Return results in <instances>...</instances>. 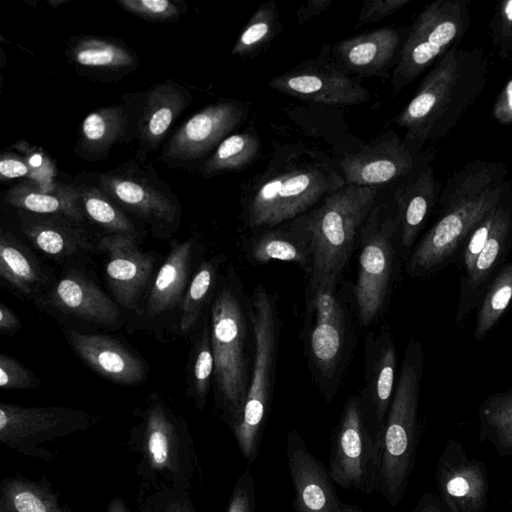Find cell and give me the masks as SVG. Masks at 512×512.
Instances as JSON below:
<instances>
[{
  "label": "cell",
  "instance_id": "obj_1",
  "mask_svg": "<svg viewBox=\"0 0 512 512\" xmlns=\"http://www.w3.org/2000/svg\"><path fill=\"white\" fill-rule=\"evenodd\" d=\"M497 176L491 165L472 168L444 191L438 218L407 257L410 276L434 275L455 260L472 231L504 197Z\"/></svg>",
  "mask_w": 512,
  "mask_h": 512
},
{
  "label": "cell",
  "instance_id": "obj_2",
  "mask_svg": "<svg viewBox=\"0 0 512 512\" xmlns=\"http://www.w3.org/2000/svg\"><path fill=\"white\" fill-rule=\"evenodd\" d=\"M139 422L130 431V446L140 455L136 474L144 488L190 491L198 460L188 426L158 392L138 409Z\"/></svg>",
  "mask_w": 512,
  "mask_h": 512
},
{
  "label": "cell",
  "instance_id": "obj_3",
  "mask_svg": "<svg viewBox=\"0 0 512 512\" xmlns=\"http://www.w3.org/2000/svg\"><path fill=\"white\" fill-rule=\"evenodd\" d=\"M259 176L246 206L252 228L272 227L293 219L346 184L328 163L297 151Z\"/></svg>",
  "mask_w": 512,
  "mask_h": 512
},
{
  "label": "cell",
  "instance_id": "obj_4",
  "mask_svg": "<svg viewBox=\"0 0 512 512\" xmlns=\"http://www.w3.org/2000/svg\"><path fill=\"white\" fill-rule=\"evenodd\" d=\"M423 367L422 344L411 339L405 350L382 438L377 492L391 506L398 505L403 499L415 463Z\"/></svg>",
  "mask_w": 512,
  "mask_h": 512
},
{
  "label": "cell",
  "instance_id": "obj_5",
  "mask_svg": "<svg viewBox=\"0 0 512 512\" xmlns=\"http://www.w3.org/2000/svg\"><path fill=\"white\" fill-rule=\"evenodd\" d=\"M376 194V188L345 184L327 195L321 206L301 217L312 248L309 290L337 282Z\"/></svg>",
  "mask_w": 512,
  "mask_h": 512
},
{
  "label": "cell",
  "instance_id": "obj_6",
  "mask_svg": "<svg viewBox=\"0 0 512 512\" xmlns=\"http://www.w3.org/2000/svg\"><path fill=\"white\" fill-rule=\"evenodd\" d=\"M214 392L222 417L232 430L241 420L248 392L246 321L230 285L216 291L210 305Z\"/></svg>",
  "mask_w": 512,
  "mask_h": 512
},
{
  "label": "cell",
  "instance_id": "obj_7",
  "mask_svg": "<svg viewBox=\"0 0 512 512\" xmlns=\"http://www.w3.org/2000/svg\"><path fill=\"white\" fill-rule=\"evenodd\" d=\"M383 430L370 403L358 397L346 403L331 439L328 471L334 484L367 495L377 492Z\"/></svg>",
  "mask_w": 512,
  "mask_h": 512
},
{
  "label": "cell",
  "instance_id": "obj_8",
  "mask_svg": "<svg viewBox=\"0 0 512 512\" xmlns=\"http://www.w3.org/2000/svg\"><path fill=\"white\" fill-rule=\"evenodd\" d=\"M94 178L93 185L146 224L154 237L167 240L180 228L181 203L153 167L134 158Z\"/></svg>",
  "mask_w": 512,
  "mask_h": 512
},
{
  "label": "cell",
  "instance_id": "obj_9",
  "mask_svg": "<svg viewBox=\"0 0 512 512\" xmlns=\"http://www.w3.org/2000/svg\"><path fill=\"white\" fill-rule=\"evenodd\" d=\"M250 318L254 334L253 375L240 422L232 429L242 456L255 461L271 399V375L277 342V318L273 303L262 286L252 297Z\"/></svg>",
  "mask_w": 512,
  "mask_h": 512
},
{
  "label": "cell",
  "instance_id": "obj_10",
  "mask_svg": "<svg viewBox=\"0 0 512 512\" xmlns=\"http://www.w3.org/2000/svg\"><path fill=\"white\" fill-rule=\"evenodd\" d=\"M198 256L195 237L171 240L139 309L126 318L127 326L150 332L161 342L169 341L168 335L178 334L181 307L198 266Z\"/></svg>",
  "mask_w": 512,
  "mask_h": 512
},
{
  "label": "cell",
  "instance_id": "obj_11",
  "mask_svg": "<svg viewBox=\"0 0 512 512\" xmlns=\"http://www.w3.org/2000/svg\"><path fill=\"white\" fill-rule=\"evenodd\" d=\"M384 205L372 208L361 228V249L354 295L359 320L369 325L386 301L393 273L394 236L400 232L398 214L387 215Z\"/></svg>",
  "mask_w": 512,
  "mask_h": 512
},
{
  "label": "cell",
  "instance_id": "obj_12",
  "mask_svg": "<svg viewBox=\"0 0 512 512\" xmlns=\"http://www.w3.org/2000/svg\"><path fill=\"white\" fill-rule=\"evenodd\" d=\"M94 423V416L79 409L0 403L1 444L46 462H52L56 453L45 449L44 443L85 431Z\"/></svg>",
  "mask_w": 512,
  "mask_h": 512
},
{
  "label": "cell",
  "instance_id": "obj_13",
  "mask_svg": "<svg viewBox=\"0 0 512 512\" xmlns=\"http://www.w3.org/2000/svg\"><path fill=\"white\" fill-rule=\"evenodd\" d=\"M465 10L462 1L437 0L417 16L393 71L394 93L408 85L455 45L464 32Z\"/></svg>",
  "mask_w": 512,
  "mask_h": 512
},
{
  "label": "cell",
  "instance_id": "obj_14",
  "mask_svg": "<svg viewBox=\"0 0 512 512\" xmlns=\"http://www.w3.org/2000/svg\"><path fill=\"white\" fill-rule=\"evenodd\" d=\"M464 68V56L454 45L426 75L396 119L406 129V144L421 146L440 129V121L464 91Z\"/></svg>",
  "mask_w": 512,
  "mask_h": 512
},
{
  "label": "cell",
  "instance_id": "obj_15",
  "mask_svg": "<svg viewBox=\"0 0 512 512\" xmlns=\"http://www.w3.org/2000/svg\"><path fill=\"white\" fill-rule=\"evenodd\" d=\"M60 321L116 329L126 323L122 309L79 267L67 268L34 303Z\"/></svg>",
  "mask_w": 512,
  "mask_h": 512
},
{
  "label": "cell",
  "instance_id": "obj_16",
  "mask_svg": "<svg viewBox=\"0 0 512 512\" xmlns=\"http://www.w3.org/2000/svg\"><path fill=\"white\" fill-rule=\"evenodd\" d=\"M103 257V276L106 286L125 317L140 307L158 270L154 251H144L140 237L105 235L97 245Z\"/></svg>",
  "mask_w": 512,
  "mask_h": 512
},
{
  "label": "cell",
  "instance_id": "obj_17",
  "mask_svg": "<svg viewBox=\"0 0 512 512\" xmlns=\"http://www.w3.org/2000/svg\"><path fill=\"white\" fill-rule=\"evenodd\" d=\"M244 104L224 100L206 106L188 118L165 143L160 159L186 169L207 156L245 118Z\"/></svg>",
  "mask_w": 512,
  "mask_h": 512
},
{
  "label": "cell",
  "instance_id": "obj_18",
  "mask_svg": "<svg viewBox=\"0 0 512 512\" xmlns=\"http://www.w3.org/2000/svg\"><path fill=\"white\" fill-rule=\"evenodd\" d=\"M20 230L32 246L65 268L85 264L97 254L100 240L83 222L59 214H37L16 210Z\"/></svg>",
  "mask_w": 512,
  "mask_h": 512
},
{
  "label": "cell",
  "instance_id": "obj_19",
  "mask_svg": "<svg viewBox=\"0 0 512 512\" xmlns=\"http://www.w3.org/2000/svg\"><path fill=\"white\" fill-rule=\"evenodd\" d=\"M286 456L295 512H364L360 506L339 499L328 469L296 431L287 434Z\"/></svg>",
  "mask_w": 512,
  "mask_h": 512
},
{
  "label": "cell",
  "instance_id": "obj_20",
  "mask_svg": "<svg viewBox=\"0 0 512 512\" xmlns=\"http://www.w3.org/2000/svg\"><path fill=\"white\" fill-rule=\"evenodd\" d=\"M436 483L448 512H484L489 486L486 466L470 459L459 441L446 443L437 462Z\"/></svg>",
  "mask_w": 512,
  "mask_h": 512
},
{
  "label": "cell",
  "instance_id": "obj_21",
  "mask_svg": "<svg viewBox=\"0 0 512 512\" xmlns=\"http://www.w3.org/2000/svg\"><path fill=\"white\" fill-rule=\"evenodd\" d=\"M62 333L77 357L101 377L122 386H137L146 381L147 362L125 342L71 327H64Z\"/></svg>",
  "mask_w": 512,
  "mask_h": 512
},
{
  "label": "cell",
  "instance_id": "obj_22",
  "mask_svg": "<svg viewBox=\"0 0 512 512\" xmlns=\"http://www.w3.org/2000/svg\"><path fill=\"white\" fill-rule=\"evenodd\" d=\"M121 99V104L101 107L84 118L75 155L86 161H102L115 145L137 140L143 92L126 94Z\"/></svg>",
  "mask_w": 512,
  "mask_h": 512
},
{
  "label": "cell",
  "instance_id": "obj_23",
  "mask_svg": "<svg viewBox=\"0 0 512 512\" xmlns=\"http://www.w3.org/2000/svg\"><path fill=\"white\" fill-rule=\"evenodd\" d=\"M336 283L309 290L307 320L310 358L325 378L336 372L343 353L345 315L336 295Z\"/></svg>",
  "mask_w": 512,
  "mask_h": 512
},
{
  "label": "cell",
  "instance_id": "obj_24",
  "mask_svg": "<svg viewBox=\"0 0 512 512\" xmlns=\"http://www.w3.org/2000/svg\"><path fill=\"white\" fill-rule=\"evenodd\" d=\"M283 94L326 105L365 102L369 93L358 81L327 63L307 62L270 80Z\"/></svg>",
  "mask_w": 512,
  "mask_h": 512
},
{
  "label": "cell",
  "instance_id": "obj_25",
  "mask_svg": "<svg viewBox=\"0 0 512 512\" xmlns=\"http://www.w3.org/2000/svg\"><path fill=\"white\" fill-rule=\"evenodd\" d=\"M512 245V197L506 195L496 208L489 237L470 273L460 279L455 325L461 328L470 312L479 306L493 278L504 265Z\"/></svg>",
  "mask_w": 512,
  "mask_h": 512
},
{
  "label": "cell",
  "instance_id": "obj_26",
  "mask_svg": "<svg viewBox=\"0 0 512 512\" xmlns=\"http://www.w3.org/2000/svg\"><path fill=\"white\" fill-rule=\"evenodd\" d=\"M192 100V94L173 79L157 83L143 92L135 154L139 163H145L158 149L172 124Z\"/></svg>",
  "mask_w": 512,
  "mask_h": 512
},
{
  "label": "cell",
  "instance_id": "obj_27",
  "mask_svg": "<svg viewBox=\"0 0 512 512\" xmlns=\"http://www.w3.org/2000/svg\"><path fill=\"white\" fill-rule=\"evenodd\" d=\"M340 165L346 184L374 188L406 175L412 168L413 156L405 142L391 135L347 155Z\"/></svg>",
  "mask_w": 512,
  "mask_h": 512
},
{
  "label": "cell",
  "instance_id": "obj_28",
  "mask_svg": "<svg viewBox=\"0 0 512 512\" xmlns=\"http://www.w3.org/2000/svg\"><path fill=\"white\" fill-rule=\"evenodd\" d=\"M79 73L101 81H116L138 66L135 53L113 38L82 35L73 37L65 51Z\"/></svg>",
  "mask_w": 512,
  "mask_h": 512
},
{
  "label": "cell",
  "instance_id": "obj_29",
  "mask_svg": "<svg viewBox=\"0 0 512 512\" xmlns=\"http://www.w3.org/2000/svg\"><path fill=\"white\" fill-rule=\"evenodd\" d=\"M0 277L15 295L33 303L54 281L30 247L4 228L0 232Z\"/></svg>",
  "mask_w": 512,
  "mask_h": 512
},
{
  "label": "cell",
  "instance_id": "obj_30",
  "mask_svg": "<svg viewBox=\"0 0 512 512\" xmlns=\"http://www.w3.org/2000/svg\"><path fill=\"white\" fill-rule=\"evenodd\" d=\"M3 202L16 210L59 214L83 223L86 219L76 184L59 182L54 190H44L34 182L24 180L4 191Z\"/></svg>",
  "mask_w": 512,
  "mask_h": 512
},
{
  "label": "cell",
  "instance_id": "obj_31",
  "mask_svg": "<svg viewBox=\"0 0 512 512\" xmlns=\"http://www.w3.org/2000/svg\"><path fill=\"white\" fill-rule=\"evenodd\" d=\"M400 43L399 33L381 28L338 43L337 54L343 66L361 75H372L392 61Z\"/></svg>",
  "mask_w": 512,
  "mask_h": 512
},
{
  "label": "cell",
  "instance_id": "obj_32",
  "mask_svg": "<svg viewBox=\"0 0 512 512\" xmlns=\"http://www.w3.org/2000/svg\"><path fill=\"white\" fill-rule=\"evenodd\" d=\"M394 197L400 221V244L409 256L434 205L433 169L428 167L408 185L399 188Z\"/></svg>",
  "mask_w": 512,
  "mask_h": 512
},
{
  "label": "cell",
  "instance_id": "obj_33",
  "mask_svg": "<svg viewBox=\"0 0 512 512\" xmlns=\"http://www.w3.org/2000/svg\"><path fill=\"white\" fill-rule=\"evenodd\" d=\"M254 261L296 262L302 266L311 265V239L301 218L296 219L286 229L266 231L256 239L250 249Z\"/></svg>",
  "mask_w": 512,
  "mask_h": 512
},
{
  "label": "cell",
  "instance_id": "obj_34",
  "mask_svg": "<svg viewBox=\"0 0 512 512\" xmlns=\"http://www.w3.org/2000/svg\"><path fill=\"white\" fill-rule=\"evenodd\" d=\"M0 512H73L60 502L50 483L15 476L2 480Z\"/></svg>",
  "mask_w": 512,
  "mask_h": 512
},
{
  "label": "cell",
  "instance_id": "obj_35",
  "mask_svg": "<svg viewBox=\"0 0 512 512\" xmlns=\"http://www.w3.org/2000/svg\"><path fill=\"white\" fill-rule=\"evenodd\" d=\"M370 405L380 426L384 427L394 394L396 350L389 333H384L369 355Z\"/></svg>",
  "mask_w": 512,
  "mask_h": 512
},
{
  "label": "cell",
  "instance_id": "obj_36",
  "mask_svg": "<svg viewBox=\"0 0 512 512\" xmlns=\"http://www.w3.org/2000/svg\"><path fill=\"white\" fill-rule=\"evenodd\" d=\"M185 369L186 390L198 409L204 408L214 376L210 316L204 314L195 329Z\"/></svg>",
  "mask_w": 512,
  "mask_h": 512
},
{
  "label": "cell",
  "instance_id": "obj_37",
  "mask_svg": "<svg viewBox=\"0 0 512 512\" xmlns=\"http://www.w3.org/2000/svg\"><path fill=\"white\" fill-rule=\"evenodd\" d=\"M479 438L512 458V387L489 394L478 408Z\"/></svg>",
  "mask_w": 512,
  "mask_h": 512
},
{
  "label": "cell",
  "instance_id": "obj_38",
  "mask_svg": "<svg viewBox=\"0 0 512 512\" xmlns=\"http://www.w3.org/2000/svg\"><path fill=\"white\" fill-rule=\"evenodd\" d=\"M221 256L201 261L187 289L178 322V334L191 335L197 328L208 303L212 302Z\"/></svg>",
  "mask_w": 512,
  "mask_h": 512
},
{
  "label": "cell",
  "instance_id": "obj_39",
  "mask_svg": "<svg viewBox=\"0 0 512 512\" xmlns=\"http://www.w3.org/2000/svg\"><path fill=\"white\" fill-rule=\"evenodd\" d=\"M86 218L106 231L107 235L121 234L142 237L141 230L127 213L95 185L76 184Z\"/></svg>",
  "mask_w": 512,
  "mask_h": 512
},
{
  "label": "cell",
  "instance_id": "obj_40",
  "mask_svg": "<svg viewBox=\"0 0 512 512\" xmlns=\"http://www.w3.org/2000/svg\"><path fill=\"white\" fill-rule=\"evenodd\" d=\"M512 302V261L505 263L490 283L478 308L473 339L481 341Z\"/></svg>",
  "mask_w": 512,
  "mask_h": 512
},
{
  "label": "cell",
  "instance_id": "obj_41",
  "mask_svg": "<svg viewBox=\"0 0 512 512\" xmlns=\"http://www.w3.org/2000/svg\"><path fill=\"white\" fill-rule=\"evenodd\" d=\"M259 150L256 135L248 132L226 137L203 163L201 175L205 178L219 173L239 170L249 164Z\"/></svg>",
  "mask_w": 512,
  "mask_h": 512
},
{
  "label": "cell",
  "instance_id": "obj_42",
  "mask_svg": "<svg viewBox=\"0 0 512 512\" xmlns=\"http://www.w3.org/2000/svg\"><path fill=\"white\" fill-rule=\"evenodd\" d=\"M278 24V11L274 3L261 5L241 31L232 54L246 57L259 52L275 36Z\"/></svg>",
  "mask_w": 512,
  "mask_h": 512
},
{
  "label": "cell",
  "instance_id": "obj_43",
  "mask_svg": "<svg viewBox=\"0 0 512 512\" xmlns=\"http://www.w3.org/2000/svg\"><path fill=\"white\" fill-rule=\"evenodd\" d=\"M116 3L127 12L156 23L175 22L187 11L186 3L180 0H118Z\"/></svg>",
  "mask_w": 512,
  "mask_h": 512
},
{
  "label": "cell",
  "instance_id": "obj_44",
  "mask_svg": "<svg viewBox=\"0 0 512 512\" xmlns=\"http://www.w3.org/2000/svg\"><path fill=\"white\" fill-rule=\"evenodd\" d=\"M139 496L142 512H199L194 506L188 491L159 488Z\"/></svg>",
  "mask_w": 512,
  "mask_h": 512
},
{
  "label": "cell",
  "instance_id": "obj_45",
  "mask_svg": "<svg viewBox=\"0 0 512 512\" xmlns=\"http://www.w3.org/2000/svg\"><path fill=\"white\" fill-rule=\"evenodd\" d=\"M41 380L17 359L0 354V387L3 390L38 389Z\"/></svg>",
  "mask_w": 512,
  "mask_h": 512
},
{
  "label": "cell",
  "instance_id": "obj_46",
  "mask_svg": "<svg viewBox=\"0 0 512 512\" xmlns=\"http://www.w3.org/2000/svg\"><path fill=\"white\" fill-rule=\"evenodd\" d=\"M496 208L487 215L465 241L459 256L460 279L470 273L479 253L484 247L493 226Z\"/></svg>",
  "mask_w": 512,
  "mask_h": 512
},
{
  "label": "cell",
  "instance_id": "obj_47",
  "mask_svg": "<svg viewBox=\"0 0 512 512\" xmlns=\"http://www.w3.org/2000/svg\"><path fill=\"white\" fill-rule=\"evenodd\" d=\"M255 509V479L248 466L236 480L226 512H255Z\"/></svg>",
  "mask_w": 512,
  "mask_h": 512
},
{
  "label": "cell",
  "instance_id": "obj_48",
  "mask_svg": "<svg viewBox=\"0 0 512 512\" xmlns=\"http://www.w3.org/2000/svg\"><path fill=\"white\" fill-rule=\"evenodd\" d=\"M16 178H28L34 182L35 176L27 158L13 151H4L0 156V179L2 182Z\"/></svg>",
  "mask_w": 512,
  "mask_h": 512
},
{
  "label": "cell",
  "instance_id": "obj_49",
  "mask_svg": "<svg viewBox=\"0 0 512 512\" xmlns=\"http://www.w3.org/2000/svg\"><path fill=\"white\" fill-rule=\"evenodd\" d=\"M410 0H369L364 2L358 15L357 26L378 22L395 13Z\"/></svg>",
  "mask_w": 512,
  "mask_h": 512
},
{
  "label": "cell",
  "instance_id": "obj_50",
  "mask_svg": "<svg viewBox=\"0 0 512 512\" xmlns=\"http://www.w3.org/2000/svg\"><path fill=\"white\" fill-rule=\"evenodd\" d=\"M493 39L502 52L512 49V0L504 1L499 7L493 28Z\"/></svg>",
  "mask_w": 512,
  "mask_h": 512
},
{
  "label": "cell",
  "instance_id": "obj_51",
  "mask_svg": "<svg viewBox=\"0 0 512 512\" xmlns=\"http://www.w3.org/2000/svg\"><path fill=\"white\" fill-rule=\"evenodd\" d=\"M494 118L502 124H512V79H510L494 105Z\"/></svg>",
  "mask_w": 512,
  "mask_h": 512
},
{
  "label": "cell",
  "instance_id": "obj_52",
  "mask_svg": "<svg viewBox=\"0 0 512 512\" xmlns=\"http://www.w3.org/2000/svg\"><path fill=\"white\" fill-rule=\"evenodd\" d=\"M22 323L19 317L4 303H0V332L13 335L21 329Z\"/></svg>",
  "mask_w": 512,
  "mask_h": 512
},
{
  "label": "cell",
  "instance_id": "obj_53",
  "mask_svg": "<svg viewBox=\"0 0 512 512\" xmlns=\"http://www.w3.org/2000/svg\"><path fill=\"white\" fill-rule=\"evenodd\" d=\"M332 0H309L305 2L297 11V18L300 23L319 15L327 10Z\"/></svg>",
  "mask_w": 512,
  "mask_h": 512
},
{
  "label": "cell",
  "instance_id": "obj_54",
  "mask_svg": "<svg viewBox=\"0 0 512 512\" xmlns=\"http://www.w3.org/2000/svg\"><path fill=\"white\" fill-rule=\"evenodd\" d=\"M413 512H446V510L435 495L425 493L417 502Z\"/></svg>",
  "mask_w": 512,
  "mask_h": 512
},
{
  "label": "cell",
  "instance_id": "obj_55",
  "mask_svg": "<svg viewBox=\"0 0 512 512\" xmlns=\"http://www.w3.org/2000/svg\"><path fill=\"white\" fill-rule=\"evenodd\" d=\"M107 512H130L125 502L120 497L113 498L107 508Z\"/></svg>",
  "mask_w": 512,
  "mask_h": 512
}]
</instances>
